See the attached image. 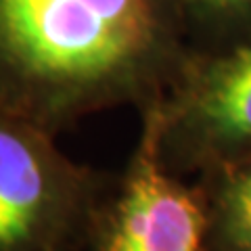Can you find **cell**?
I'll return each instance as SVG.
<instances>
[{
	"instance_id": "cell-1",
	"label": "cell",
	"mask_w": 251,
	"mask_h": 251,
	"mask_svg": "<svg viewBox=\"0 0 251 251\" xmlns=\"http://www.w3.org/2000/svg\"><path fill=\"white\" fill-rule=\"evenodd\" d=\"M193 49L180 0H0V109L59 136L159 103Z\"/></svg>"
},
{
	"instance_id": "cell-6",
	"label": "cell",
	"mask_w": 251,
	"mask_h": 251,
	"mask_svg": "<svg viewBox=\"0 0 251 251\" xmlns=\"http://www.w3.org/2000/svg\"><path fill=\"white\" fill-rule=\"evenodd\" d=\"M195 49H218L251 31V0H180Z\"/></svg>"
},
{
	"instance_id": "cell-2",
	"label": "cell",
	"mask_w": 251,
	"mask_h": 251,
	"mask_svg": "<svg viewBox=\"0 0 251 251\" xmlns=\"http://www.w3.org/2000/svg\"><path fill=\"white\" fill-rule=\"evenodd\" d=\"M115 174L67 157L49 130L0 109V251H84Z\"/></svg>"
},
{
	"instance_id": "cell-3",
	"label": "cell",
	"mask_w": 251,
	"mask_h": 251,
	"mask_svg": "<svg viewBox=\"0 0 251 251\" xmlns=\"http://www.w3.org/2000/svg\"><path fill=\"white\" fill-rule=\"evenodd\" d=\"M163 166L199 176L251 151V31L218 49H191L159 103L147 107Z\"/></svg>"
},
{
	"instance_id": "cell-5",
	"label": "cell",
	"mask_w": 251,
	"mask_h": 251,
	"mask_svg": "<svg viewBox=\"0 0 251 251\" xmlns=\"http://www.w3.org/2000/svg\"><path fill=\"white\" fill-rule=\"evenodd\" d=\"M195 180L205 199L209 251H251V151Z\"/></svg>"
},
{
	"instance_id": "cell-4",
	"label": "cell",
	"mask_w": 251,
	"mask_h": 251,
	"mask_svg": "<svg viewBox=\"0 0 251 251\" xmlns=\"http://www.w3.org/2000/svg\"><path fill=\"white\" fill-rule=\"evenodd\" d=\"M140 120L138 143L115 174L88 251H209L199 182L163 166L153 124L147 115Z\"/></svg>"
}]
</instances>
